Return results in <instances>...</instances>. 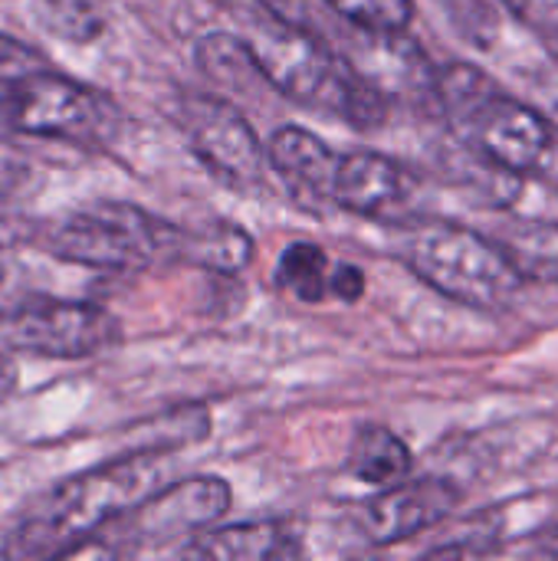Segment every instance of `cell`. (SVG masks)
<instances>
[{"label":"cell","mask_w":558,"mask_h":561,"mask_svg":"<svg viewBox=\"0 0 558 561\" xmlns=\"http://www.w3.org/2000/svg\"><path fill=\"white\" fill-rule=\"evenodd\" d=\"M164 467V450H138L62 480L23 513L3 552L10 559L76 556L109 523L155 493Z\"/></svg>","instance_id":"6da1fadb"},{"label":"cell","mask_w":558,"mask_h":561,"mask_svg":"<svg viewBox=\"0 0 558 561\" xmlns=\"http://www.w3.org/2000/svg\"><path fill=\"white\" fill-rule=\"evenodd\" d=\"M520 20L533 23V26H546L558 16V0H503Z\"/></svg>","instance_id":"d4e9b609"},{"label":"cell","mask_w":558,"mask_h":561,"mask_svg":"<svg viewBox=\"0 0 558 561\" xmlns=\"http://www.w3.org/2000/svg\"><path fill=\"white\" fill-rule=\"evenodd\" d=\"M431 95L457 138L493 168L558 181V128L536 105L503 95L493 79L464 62L434 69Z\"/></svg>","instance_id":"7a4b0ae2"},{"label":"cell","mask_w":558,"mask_h":561,"mask_svg":"<svg viewBox=\"0 0 558 561\" xmlns=\"http://www.w3.org/2000/svg\"><path fill=\"white\" fill-rule=\"evenodd\" d=\"M349 473L368 486H391L411 473L408 444L388 427L365 424L355 431L349 447Z\"/></svg>","instance_id":"9a60e30c"},{"label":"cell","mask_w":558,"mask_h":561,"mask_svg":"<svg viewBox=\"0 0 558 561\" xmlns=\"http://www.w3.org/2000/svg\"><path fill=\"white\" fill-rule=\"evenodd\" d=\"M214 273H240L253 260V240L234 224H210L197 233L187 230V256Z\"/></svg>","instance_id":"2e32d148"},{"label":"cell","mask_w":558,"mask_h":561,"mask_svg":"<svg viewBox=\"0 0 558 561\" xmlns=\"http://www.w3.org/2000/svg\"><path fill=\"white\" fill-rule=\"evenodd\" d=\"M240 39L260 79L280 95L332 118H345L358 128L385 122V92L345 56H339L322 33L270 20Z\"/></svg>","instance_id":"3957f363"},{"label":"cell","mask_w":558,"mask_h":561,"mask_svg":"<svg viewBox=\"0 0 558 561\" xmlns=\"http://www.w3.org/2000/svg\"><path fill=\"white\" fill-rule=\"evenodd\" d=\"M30 296L23 293V270L7 253H0V322H7L20 306H26Z\"/></svg>","instance_id":"7402d4cb"},{"label":"cell","mask_w":558,"mask_h":561,"mask_svg":"<svg viewBox=\"0 0 558 561\" xmlns=\"http://www.w3.org/2000/svg\"><path fill=\"white\" fill-rule=\"evenodd\" d=\"M194 559L217 561H273L299 556V536L286 523H243L197 536L187 549Z\"/></svg>","instance_id":"4fadbf2b"},{"label":"cell","mask_w":558,"mask_h":561,"mask_svg":"<svg viewBox=\"0 0 558 561\" xmlns=\"http://www.w3.org/2000/svg\"><path fill=\"white\" fill-rule=\"evenodd\" d=\"M266 161L296 201L312 204V207L332 204V181H335L339 154L309 128L303 125L276 128L266 145Z\"/></svg>","instance_id":"7c38bea8"},{"label":"cell","mask_w":558,"mask_h":561,"mask_svg":"<svg viewBox=\"0 0 558 561\" xmlns=\"http://www.w3.org/2000/svg\"><path fill=\"white\" fill-rule=\"evenodd\" d=\"M276 286L299 302H322L329 293V256L316 243H289L276 263Z\"/></svg>","instance_id":"e0dca14e"},{"label":"cell","mask_w":558,"mask_h":561,"mask_svg":"<svg viewBox=\"0 0 558 561\" xmlns=\"http://www.w3.org/2000/svg\"><path fill=\"white\" fill-rule=\"evenodd\" d=\"M181 125L204 168L234 191H260L270 171L266 148L237 105L210 92L181 99Z\"/></svg>","instance_id":"ba28073f"},{"label":"cell","mask_w":558,"mask_h":561,"mask_svg":"<svg viewBox=\"0 0 558 561\" xmlns=\"http://www.w3.org/2000/svg\"><path fill=\"white\" fill-rule=\"evenodd\" d=\"M230 486L220 477H191L168 490L148 493L102 533L109 552H148L174 539L204 533L230 510Z\"/></svg>","instance_id":"52a82bcc"},{"label":"cell","mask_w":558,"mask_h":561,"mask_svg":"<svg viewBox=\"0 0 558 561\" xmlns=\"http://www.w3.org/2000/svg\"><path fill=\"white\" fill-rule=\"evenodd\" d=\"M457 503L460 490L444 477H424L411 483L398 480L365 506L362 526L375 546H391L437 526L457 510Z\"/></svg>","instance_id":"30bf717a"},{"label":"cell","mask_w":558,"mask_h":561,"mask_svg":"<svg viewBox=\"0 0 558 561\" xmlns=\"http://www.w3.org/2000/svg\"><path fill=\"white\" fill-rule=\"evenodd\" d=\"M326 7L365 36H395L414 20V0H326Z\"/></svg>","instance_id":"d6986e66"},{"label":"cell","mask_w":558,"mask_h":561,"mask_svg":"<svg viewBox=\"0 0 558 561\" xmlns=\"http://www.w3.org/2000/svg\"><path fill=\"white\" fill-rule=\"evenodd\" d=\"M197 62L201 69L220 82V85H230V89H240L253 79H260L247 46L240 36H227V33H207L201 43H197Z\"/></svg>","instance_id":"ac0fdd59"},{"label":"cell","mask_w":558,"mask_h":561,"mask_svg":"<svg viewBox=\"0 0 558 561\" xmlns=\"http://www.w3.org/2000/svg\"><path fill=\"white\" fill-rule=\"evenodd\" d=\"M414 197V178L378 151H352L339 158L332 204L368 220H395Z\"/></svg>","instance_id":"8fae6325"},{"label":"cell","mask_w":558,"mask_h":561,"mask_svg":"<svg viewBox=\"0 0 558 561\" xmlns=\"http://www.w3.org/2000/svg\"><path fill=\"white\" fill-rule=\"evenodd\" d=\"M329 293L345 299V302H358L365 293V273L352 263H342L335 270H329Z\"/></svg>","instance_id":"603a6c76"},{"label":"cell","mask_w":558,"mask_h":561,"mask_svg":"<svg viewBox=\"0 0 558 561\" xmlns=\"http://www.w3.org/2000/svg\"><path fill=\"white\" fill-rule=\"evenodd\" d=\"M0 108L10 128L69 145L105 141L118 122V108L112 105V99H105L92 85L53 72L49 66L3 89Z\"/></svg>","instance_id":"8992f818"},{"label":"cell","mask_w":558,"mask_h":561,"mask_svg":"<svg viewBox=\"0 0 558 561\" xmlns=\"http://www.w3.org/2000/svg\"><path fill=\"white\" fill-rule=\"evenodd\" d=\"M46 66V56L36 53L33 46L20 43L16 36L0 33V92L10 89L13 82H20L23 76L36 72Z\"/></svg>","instance_id":"ffe728a7"},{"label":"cell","mask_w":558,"mask_h":561,"mask_svg":"<svg viewBox=\"0 0 558 561\" xmlns=\"http://www.w3.org/2000/svg\"><path fill=\"white\" fill-rule=\"evenodd\" d=\"M217 3H224V7H240V3H247V0H217ZM250 3H257V0H250Z\"/></svg>","instance_id":"4316f807"},{"label":"cell","mask_w":558,"mask_h":561,"mask_svg":"<svg viewBox=\"0 0 558 561\" xmlns=\"http://www.w3.org/2000/svg\"><path fill=\"white\" fill-rule=\"evenodd\" d=\"M13 388H16V365L7 352H0V401L10 398Z\"/></svg>","instance_id":"484cf974"},{"label":"cell","mask_w":558,"mask_h":561,"mask_svg":"<svg viewBox=\"0 0 558 561\" xmlns=\"http://www.w3.org/2000/svg\"><path fill=\"white\" fill-rule=\"evenodd\" d=\"M10 342L46 358H92L122 342V322L95 302L30 299L10 319Z\"/></svg>","instance_id":"9c48e42d"},{"label":"cell","mask_w":558,"mask_h":561,"mask_svg":"<svg viewBox=\"0 0 558 561\" xmlns=\"http://www.w3.org/2000/svg\"><path fill=\"white\" fill-rule=\"evenodd\" d=\"M401 260L431 289L470 309H503L523 283L490 237L444 220L411 227L401 237Z\"/></svg>","instance_id":"5b68a950"},{"label":"cell","mask_w":558,"mask_h":561,"mask_svg":"<svg viewBox=\"0 0 558 561\" xmlns=\"http://www.w3.org/2000/svg\"><path fill=\"white\" fill-rule=\"evenodd\" d=\"M30 168L26 154L0 135V201L13 197L30 181Z\"/></svg>","instance_id":"44dd1931"},{"label":"cell","mask_w":558,"mask_h":561,"mask_svg":"<svg viewBox=\"0 0 558 561\" xmlns=\"http://www.w3.org/2000/svg\"><path fill=\"white\" fill-rule=\"evenodd\" d=\"M520 279L558 283V224L556 220H513L493 237Z\"/></svg>","instance_id":"5bb4252c"},{"label":"cell","mask_w":558,"mask_h":561,"mask_svg":"<svg viewBox=\"0 0 558 561\" xmlns=\"http://www.w3.org/2000/svg\"><path fill=\"white\" fill-rule=\"evenodd\" d=\"M46 250L66 263L135 273L187 256V230L135 204L95 201L46 233Z\"/></svg>","instance_id":"277c9868"},{"label":"cell","mask_w":558,"mask_h":561,"mask_svg":"<svg viewBox=\"0 0 558 561\" xmlns=\"http://www.w3.org/2000/svg\"><path fill=\"white\" fill-rule=\"evenodd\" d=\"M533 102H536V108H539V112L558 128V66H549V69L536 79V85H533Z\"/></svg>","instance_id":"cb8c5ba5"}]
</instances>
